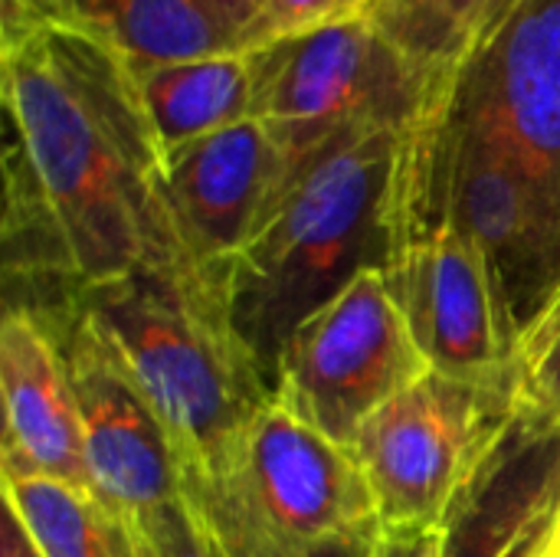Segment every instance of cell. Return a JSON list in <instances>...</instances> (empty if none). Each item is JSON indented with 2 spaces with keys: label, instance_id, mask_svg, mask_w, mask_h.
Instances as JSON below:
<instances>
[{
  "label": "cell",
  "instance_id": "6da1fadb",
  "mask_svg": "<svg viewBox=\"0 0 560 557\" xmlns=\"http://www.w3.org/2000/svg\"><path fill=\"white\" fill-rule=\"evenodd\" d=\"M3 272L39 302L138 269H200L177 230L138 76L98 36L39 20L0 33ZM203 272V269H200Z\"/></svg>",
  "mask_w": 560,
  "mask_h": 557
},
{
  "label": "cell",
  "instance_id": "7a4b0ae2",
  "mask_svg": "<svg viewBox=\"0 0 560 557\" xmlns=\"http://www.w3.org/2000/svg\"><path fill=\"white\" fill-rule=\"evenodd\" d=\"M407 128H364L325 148L272 204L220 276L230 325L276 397L292 332L390 256V207Z\"/></svg>",
  "mask_w": 560,
  "mask_h": 557
},
{
  "label": "cell",
  "instance_id": "3957f363",
  "mask_svg": "<svg viewBox=\"0 0 560 557\" xmlns=\"http://www.w3.org/2000/svg\"><path fill=\"white\" fill-rule=\"evenodd\" d=\"M75 295L167 427L184 479H217L276 397L200 269H138Z\"/></svg>",
  "mask_w": 560,
  "mask_h": 557
},
{
  "label": "cell",
  "instance_id": "277c9868",
  "mask_svg": "<svg viewBox=\"0 0 560 557\" xmlns=\"http://www.w3.org/2000/svg\"><path fill=\"white\" fill-rule=\"evenodd\" d=\"M394 207L446 220L486 256L518 345L560 282V204L545 184L486 135L423 112L404 131Z\"/></svg>",
  "mask_w": 560,
  "mask_h": 557
},
{
  "label": "cell",
  "instance_id": "5b68a950",
  "mask_svg": "<svg viewBox=\"0 0 560 557\" xmlns=\"http://www.w3.org/2000/svg\"><path fill=\"white\" fill-rule=\"evenodd\" d=\"M246 56L253 118L282 154V190L335 141L364 128H410L436 95L368 16L272 39Z\"/></svg>",
  "mask_w": 560,
  "mask_h": 557
},
{
  "label": "cell",
  "instance_id": "8992f818",
  "mask_svg": "<svg viewBox=\"0 0 560 557\" xmlns=\"http://www.w3.org/2000/svg\"><path fill=\"white\" fill-rule=\"evenodd\" d=\"M515 407L512 381H469L433 368L387 401L354 440L381 529H440Z\"/></svg>",
  "mask_w": 560,
  "mask_h": 557
},
{
  "label": "cell",
  "instance_id": "52a82bcc",
  "mask_svg": "<svg viewBox=\"0 0 560 557\" xmlns=\"http://www.w3.org/2000/svg\"><path fill=\"white\" fill-rule=\"evenodd\" d=\"M427 371L384 269H371L292 332L276 371V401L354 450L361 427Z\"/></svg>",
  "mask_w": 560,
  "mask_h": 557
},
{
  "label": "cell",
  "instance_id": "ba28073f",
  "mask_svg": "<svg viewBox=\"0 0 560 557\" xmlns=\"http://www.w3.org/2000/svg\"><path fill=\"white\" fill-rule=\"evenodd\" d=\"M184 492L233 512L289 548L381 532L354 450L331 443L279 401L262 407L217 479H184Z\"/></svg>",
  "mask_w": 560,
  "mask_h": 557
},
{
  "label": "cell",
  "instance_id": "9c48e42d",
  "mask_svg": "<svg viewBox=\"0 0 560 557\" xmlns=\"http://www.w3.org/2000/svg\"><path fill=\"white\" fill-rule=\"evenodd\" d=\"M7 305L30 309L56 338L95 496L121 519L180 499L184 469L174 440L95 315L75 295Z\"/></svg>",
  "mask_w": 560,
  "mask_h": 557
},
{
  "label": "cell",
  "instance_id": "30bf717a",
  "mask_svg": "<svg viewBox=\"0 0 560 557\" xmlns=\"http://www.w3.org/2000/svg\"><path fill=\"white\" fill-rule=\"evenodd\" d=\"M387 289L433 371L512 381L515 341L486 256L446 220L390 207Z\"/></svg>",
  "mask_w": 560,
  "mask_h": 557
},
{
  "label": "cell",
  "instance_id": "8fae6325",
  "mask_svg": "<svg viewBox=\"0 0 560 557\" xmlns=\"http://www.w3.org/2000/svg\"><path fill=\"white\" fill-rule=\"evenodd\" d=\"M427 112L495 141L560 204V0H522Z\"/></svg>",
  "mask_w": 560,
  "mask_h": 557
},
{
  "label": "cell",
  "instance_id": "7c38bea8",
  "mask_svg": "<svg viewBox=\"0 0 560 557\" xmlns=\"http://www.w3.org/2000/svg\"><path fill=\"white\" fill-rule=\"evenodd\" d=\"M560 522V417L518 404L440 525V557H548Z\"/></svg>",
  "mask_w": 560,
  "mask_h": 557
},
{
  "label": "cell",
  "instance_id": "4fadbf2b",
  "mask_svg": "<svg viewBox=\"0 0 560 557\" xmlns=\"http://www.w3.org/2000/svg\"><path fill=\"white\" fill-rule=\"evenodd\" d=\"M282 154L246 118L164 154L167 200L190 259L220 282L282 194Z\"/></svg>",
  "mask_w": 560,
  "mask_h": 557
},
{
  "label": "cell",
  "instance_id": "5bb4252c",
  "mask_svg": "<svg viewBox=\"0 0 560 557\" xmlns=\"http://www.w3.org/2000/svg\"><path fill=\"white\" fill-rule=\"evenodd\" d=\"M0 469L92 489L72 384L49 328L23 305H7L0 322Z\"/></svg>",
  "mask_w": 560,
  "mask_h": 557
},
{
  "label": "cell",
  "instance_id": "9a60e30c",
  "mask_svg": "<svg viewBox=\"0 0 560 557\" xmlns=\"http://www.w3.org/2000/svg\"><path fill=\"white\" fill-rule=\"evenodd\" d=\"M59 20L79 26L138 72L240 49L197 0H0V33Z\"/></svg>",
  "mask_w": 560,
  "mask_h": 557
},
{
  "label": "cell",
  "instance_id": "2e32d148",
  "mask_svg": "<svg viewBox=\"0 0 560 557\" xmlns=\"http://www.w3.org/2000/svg\"><path fill=\"white\" fill-rule=\"evenodd\" d=\"M138 89L164 154L253 118L246 49L184 59L138 72Z\"/></svg>",
  "mask_w": 560,
  "mask_h": 557
},
{
  "label": "cell",
  "instance_id": "e0dca14e",
  "mask_svg": "<svg viewBox=\"0 0 560 557\" xmlns=\"http://www.w3.org/2000/svg\"><path fill=\"white\" fill-rule=\"evenodd\" d=\"M3 509L30 535L39 557H135L128 522L95 492L59 479L0 469Z\"/></svg>",
  "mask_w": 560,
  "mask_h": 557
},
{
  "label": "cell",
  "instance_id": "ac0fdd59",
  "mask_svg": "<svg viewBox=\"0 0 560 557\" xmlns=\"http://www.w3.org/2000/svg\"><path fill=\"white\" fill-rule=\"evenodd\" d=\"M492 7L495 0H374L368 20L440 95L479 49Z\"/></svg>",
  "mask_w": 560,
  "mask_h": 557
},
{
  "label": "cell",
  "instance_id": "d6986e66",
  "mask_svg": "<svg viewBox=\"0 0 560 557\" xmlns=\"http://www.w3.org/2000/svg\"><path fill=\"white\" fill-rule=\"evenodd\" d=\"M184 502L197 515L217 557H368L371 542L377 538V535L374 538H331V542H318L308 548H289V545L266 538L259 529L246 525L233 512H226L200 496L184 492Z\"/></svg>",
  "mask_w": 560,
  "mask_h": 557
},
{
  "label": "cell",
  "instance_id": "ffe728a7",
  "mask_svg": "<svg viewBox=\"0 0 560 557\" xmlns=\"http://www.w3.org/2000/svg\"><path fill=\"white\" fill-rule=\"evenodd\" d=\"M518 404L560 417V282L512 355Z\"/></svg>",
  "mask_w": 560,
  "mask_h": 557
},
{
  "label": "cell",
  "instance_id": "44dd1931",
  "mask_svg": "<svg viewBox=\"0 0 560 557\" xmlns=\"http://www.w3.org/2000/svg\"><path fill=\"white\" fill-rule=\"evenodd\" d=\"M374 0H259V13L243 36L240 49H253L272 39L302 36L322 26L368 16Z\"/></svg>",
  "mask_w": 560,
  "mask_h": 557
},
{
  "label": "cell",
  "instance_id": "7402d4cb",
  "mask_svg": "<svg viewBox=\"0 0 560 557\" xmlns=\"http://www.w3.org/2000/svg\"><path fill=\"white\" fill-rule=\"evenodd\" d=\"M125 522L135 545V557H217L184 496L144 509Z\"/></svg>",
  "mask_w": 560,
  "mask_h": 557
},
{
  "label": "cell",
  "instance_id": "603a6c76",
  "mask_svg": "<svg viewBox=\"0 0 560 557\" xmlns=\"http://www.w3.org/2000/svg\"><path fill=\"white\" fill-rule=\"evenodd\" d=\"M368 557H440V529H381Z\"/></svg>",
  "mask_w": 560,
  "mask_h": 557
},
{
  "label": "cell",
  "instance_id": "cb8c5ba5",
  "mask_svg": "<svg viewBox=\"0 0 560 557\" xmlns=\"http://www.w3.org/2000/svg\"><path fill=\"white\" fill-rule=\"evenodd\" d=\"M197 3L223 26V33L236 46H243L246 30L253 26V20L259 13V0H197Z\"/></svg>",
  "mask_w": 560,
  "mask_h": 557
},
{
  "label": "cell",
  "instance_id": "d4e9b609",
  "mask_svg": "<svg viewBox=\"0 0 560 557\" xmlns=\"http://www.w3.org/2000/svg\"><path fill=\"white\" fill-rule=\"evenodd\" d=\"M0 557H39V552L33 548L30 535L23 532L20 519L3 509V529H0Z\"/></svg>",
  "mask_w": 560,
  "mask_h": 557
},
{
  "label": "cell",
  "instance_id": "484cf974",
  "mask_svg": "<svg viewBox=\"0 0 560 557\" xmlns=\"http://www.w3.org/2000/svg\"><path fill=\"white\" fill-rule=\"evenodd\" d=\"M518 3H522V0H495L492 16H489V30H486V36H482V43H486V39H489V36H492V33H495V30L512 16V13H515V7H518ZM482 43H479V46H482Z\"/></svg>",
  "mask_w": 560,
  "mask_h": 557
},
{
  "label": "cell",
  "instance_id": "4316f807",
  "mask_svg": "<svg viewBox=\"0 0 560 557\" xmlns=\"http://www.w3.org/2000/svg\"><path fill=\"white\" fill-rule=\"evenodd\" d=\"M548 557H560V522H558V535H555V545H551Z\"/></svg>",
  "mask_w": 560,
  "mask_h": 557
}]
</instances>
